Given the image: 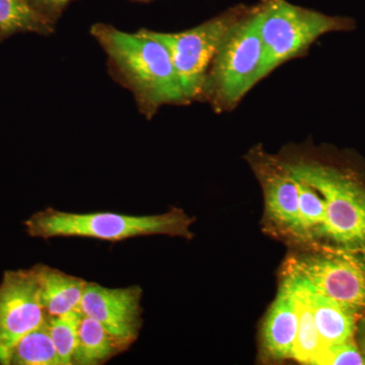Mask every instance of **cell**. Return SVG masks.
<instances>
[{
	"label": "cell",
	"instance_id": "obj_14",
	"mask_svg": "<svg viewBox=\"0 0 365 365\" xmlns=\"http://www.w3.org/2000/svg\"><path fill=\"white\" fill-rule=\"evenodd\" d=\"M311 299L323 351L329 346L354 341L359 314L319 294L312 285Z\"/></svg>",
	"mask_w": 365,
	"mask_h": 365
},
{
	"label": "cell",
	"instance_id": "obj_9",
	"mask_svg": "<svg viewBox=\"0 0 365 365\" xmlns=\"http://www.w3.org/2000/svg\"><path fill=\"white\" fill-rule=\"evenodd\" d=\"M249 160L263 189L268 230L287 241L302 244L299 188L287 160L257 148L250 151Z\"/></svg>",
	"mask_w": 365,
	"mask_h": 365
},
{
	"label": "cell",
	"instance_id": "obj_21",
	"mask_svg": "<svg viewBox=\"0 0 365 365\" xmlns=\"http://www.w3.org/2000/svg\"><path fill=\"white\" fill-rule=\"evenodd\" d=\"M34 6L41 9L46 13L56 14L60 13L69 0H30Z\"/></svg>",
	"mask_w": 365,
	"mask_h": 365
},
{
	"label": "cell",
	"instance_id": "obj_1",
	"mask_svg": "<svg viewBox=\"0 0 365 365\" xmlns=\"http://www.w3.org/2000/svg\"><path fill=\"white\" fill-rule=\"evenodd\" d=\"M91 34L107 54L113 73L133 93L144 116H155L163 106L188 104L169 49L148 30L130 34L97 24Z\"/></svg>",
	"mask_w": 365,
	"mask_h": 365
},
{
	"label": "cell",
	"instance_id": "obj_5",
	"mask_svg": "<svg viewBox=\"0 0 365 365\" xmlns=\"http://www.w3.org/2000/svg\"><path fill=\"white\" fill-rule=\"evenodd\" d=\"M287 162L295 176L318 190L325 200V242L365 249L364 185L352 173L328 163L309 158Z\"/></svg>",
	"mask_w": 365,
	"mask_h": 365
},
{
	"label": "cell",
	"instance_id": "obj_22",
	"mask_svg": "<svg viewBox=\"0 0 365 365\" xmlns=\"http://www.w3.org/2000/svg\"><path fill=\"white\" fill-rule=\"evenodd\" d=\"M355 337L357 338V344H359L360 351L365 355V317L357 322Z\"/></svg>",
	"mask_w": 365,
	"mask_h": 365
},
{
	"label": "cell",
	"instance_id": "obj_8",
	"mask_svg": "<svg viewBox=\"0 0 365 365\" xmlns=\"http://www.w3.org/2000/svg\"><path fill=\"white\" fill-rule=\"evenodd\" d=\"M39 270H7L0 281V364L9 365L14 345L46 321Z\"/></svg>",
	"mask_w": 365,
	"mask_h": 365
},
{
	"label": "cell",
	"instance_id": "obj_20",
	"mask_svg": "<svg viewBox=\"0 0 365 365\" xmlns=\"http://www.w3.org/2000/svg\"><path fill=\"white\" fill-rule=\"evenodd\" d=\"M318 365H365V355L351 341L325 348Z\"/></svg>",
	"mask_w": 365,
	"mask_h": 365
},
{
	"label": "cell",
	"instance_id": "obj_6",
	"mask_svg": "<svg viewBox=\"0 0 365 365\" xmlns=\"http://www.w3.org/2000/svg\"><path fill=\"white\" fill-rule=\"evenodd\" d=\"M284 269L306 278L319 294L353 313H364L365 249L318 247L292 256Z\"/></svg>",
	"mask_w": 365,
	"mask_h": 365
},
{
	"label": "cell",
	"instance_id": "obj_16",
	"mask_svg": "<svg viewBox=\"0 0 365 365\" xmlns=\"http://www.w3.org/2000/svg\"><path fill=\"white\" fill-rule=\"evenodd\" d=\"M294 174V173H292ZM299 188L302 244L311 248L325 245L326 203L323 196L309 182L295 176Z\"/></svg>",
	"mask_w": 365,
	"mask_h": 365
},
{
	"label": "cell",
	"instance_id": "obj_2",
	"mask_svg": "<svg viewBox=\"0 0 365 365\" xmlns=\"http://www.w3.org/2000/svg\"><path fill=\"white\" fill-rule=\"evenodd\" d=\"M184 210L172 208L158 215H127L114 212L72 213L48 207L24 222L26 234L35 239L88 237L122 242L144 235H170L193 239L194 222Z\"/></svg>",
	"mask_w": 365,
	"mask_h": 365
},
{
	"label": "cell",
	"instance_id": "obj_13",
	"mask_svg": "<svg viewBox=\"0 0 365 365\" xmlns=\"http://www.w3.org/2000/svg\"><path fill=\"white\" fill-rule=\"evenodd\" d=\"M37 265L41 300L46 314L53 317L61 316L81 309V299L88 281L44 264Z\"/></svg>",
	"mask_w": 365,
	"mask_h": 365
},
{
	"label": "cell",
	"instance_id": "obj_18",
	"mask_svg": "<svg viewBox=\"0 0 365 365\" xmlns=\"http://www.w3.org/2000/svg\"><path fill=\"white\" fill-rule=\"evenodd\" d=\"M9 365H62L46 321L14 345Z\"/></svg>",
	"mask_w": 365,
	"mask_h": 365
},
{
	"label": "cell",
	"instance_id": "obj_10",
	"mask_svg": "<svg viewBox=\"0 0 365 365\" xmlns=\"http://www.w3.org/2000/svg\"><path fill=\"white\" fill-rule=\"evenodd\" d=\"M143 288L138 285L109 288L88 282L81 309L83 314L98 321L128 351L138 339L143 326Z\"/></svg>",
	"mask_w": 365,
	"mask_h": 365
},
{
	"label": "cell",
	"instance_id": "obj_19",
	"mask_svg": "<svg viewBox=\"0 0 365 365\" xmlns=\"http://www.w3.org/2000/svg\"><path fill=\"white\" fill-rule=\"evenodd\" d=\"M83 318L81 309L61 316L46 317L48 331L62 365H72V356L78 342L79 323Z\"/></svg>",
	"mask_w": 365,
	"mask_h": 365
},
{
	"label": "cell",
	"instance_id": "obj_7",
	"mask_svg": "<svg viewBox=\"0 0 365 365\" xmlns=\"http://www.w3.org/2000/svg\"><path fill=\"white\" fill-rule=\"evenodd\" d=\"M246 6H237L201 25L180 33L148 31L167 46L188 102L202 100L209 68L228 31L241 18Z\"/></svg>",
	"mask_w": 365,
	"mask_h": 365
},
{
	"label": "cell",
	"instance_id": "obj_4",
	"mask_svg": "<svg viewBox=\"0 0 365 365\" xmlns=\"http://www.w3.org/2000/svg\"><path fill=\"white\" fill-rule=\"evenodd\" d=\"M255 7L263 44L262 79L281 64L302 56L322 36L355 26L351 19L328 16L287 0H260Z\"/></svg>",
	"mask_w": 365,
	"mask_h": 365
},
{
	"label": "cell",
	"instance_id": "obj_15",
	"mask_svg": "<svg viewBox=\"0 0 365 365\" xmlns=\"http://www.w3.org/2000/svg\"><path fill=\"white\" fill-rule=\"evenodd\" d=\"M126 352L98 321L83 314L78 327V342L72 356V365L107 364L117 355Z\"/></svg>",
	"mask_w": 365,
	"mask_h": 365
},
{
	"label": "cell",
	"instance_id": "obj_11",
	"mask_svg": "<svg viewBox=\"0 0 365 365\" xmlns=\"http://www.w3.org/2000/svg\"><path fill=\"white\" fill-rule=\"evenodd\" d=\"M297 316L289 285L283 278L278 294L269 309L261 330L264 354L275 361L294 359Z\"/></svg>",
	"mask_w": 365,
	"mask_h": 365
},
{
	"label": "cell",
	"instance_id": "obj_17",
	"mask_svg": "<svg viewBox=\"0 0 365 365\" xmlns=\"http://www.w3.org/2000/svg\"><path fill=\"white\" fill-rule=\"evenodd\" d=\"M21 32L49 35L53 24L30 0H0V35Z\"/></svg>",
	"mask_w": 365,
	"mask_h": 365
},
{
	"label": "cell",
	"instance_id": "obj_3",
	"mask_svg": "<svg viewBox=\"0 0 365 365\" xmlns=\"http://www.w3.org/2000/svg\"><path fill=\"white\" fill-rule=\"evenodd\" d=\"M263 44L255 6L228 31L209 68L202 100L217 113L235 109L262 81Z\"/></svg>",
	"mask_w": 365,
	"mask_h": 365
},
{
	"label": "cell",
	"instance_id": "obj_12",
	"mask_svg": "<svg viewBox=\"0 0 365 365\" xmlns=\"http://www.w3.org/2000/svg\"><path fill=\"white\" fill-rule=\"evenodd\" d=\"M283 278L289 285L297 309V334L292 360L302 364L318 365L323 346L312 304L311 284L306 278L285 269Z\"/></svg>",
	"mask_w": 365,
	"mask_h": 365
}]
</instances>
